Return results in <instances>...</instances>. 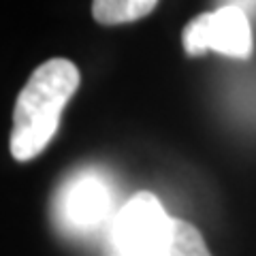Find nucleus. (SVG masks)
<instances>
[{
  "instance_id": "obj_1",
  "label": "nucleus",
  "mask_w": 256,
  "mask_h": 256,
  "mask_svg": "<svg viewBox=\"0 0 256 256\" xmlns=\"http://www.w3.org/2000/svg\"><path fill=\"white\" fill-rule=\"evenodd\" d=\"M79 79V68L64 58H52L34 68L13 109L9 146L15 160L26 162L47 148L64 107L77 92Z\"/></svg>"
},
{
  "instance_id": "obj_2",
  "label": "nucleus",
  "mask_w": 256,
  "mask_h": 256,
  "mask_svg": "<svg viewBox=\"0 0 256 256\" xmlns=\"http://www.w3.org/2000/svg\"><path fill=\"white\" fill-rule=\"evenodd\" d=\"M175 218L152 192H137L118 212L114 244L120 256H164L171 246Z\"/></svg>"
},
{
  "instance_id": "obj_3",
  "label": "nucleus",
  "mask_w": 256,
  "mask_h": 256,
  "mask_svg": "<svg viewBox=\"0 0 256 256\" xmlns=\"http://www.w3.org/2000/svg\"><path fill=\"white\" fill-rule=\"evenodd\" d=\"M188 56L218 52L230 58L246 60L252 54V28L248 13L237 4H222L212 13L192 18L182 34Z\"/></svg>"
},
{
  "instance_id": "obj_4",
  "label": "nucleus",
  "mask_w": 256,
  "mask_h": 256,
  "mask_svg": "<svg viewBox=\"0 0 256 256\" xmlns=\"http://www.w3.org/2000/svg\"><path fill=\"white\" fill-rule=\"evenodd\" d=\"M111 205L109 188L94 175H84L68 186L62 210L77 228H92L107 218Z\"/></svg>"
},
{
  "instance_id": "obj_5",
  "label": "nucleus",
  "mask_w": 256,
  "mask_h": 256,
  "mask_svg": "<svg viewBox=\"0 0 256 256\" xmlns=\"http://www.w3.org/2000/svg\"><path fill=\"white\" fill-rule=\"evenodd\" d=\"M158 0H92V15L98 24L118 26L137 22L156 9Z\"/></svg>"
},
{
  "instance_id": "obj_6",
  "label": "nucleus",
  "mask_w": 256,
  "mask_h": 256,
  "mask_svg": "<svg viewBox=\"0 0 256 256\" xmlns=\"http://www.w3.org/2000/svg\"><path fill=\"white\" fill-rule=\"evenodd\" d=\"M164 256H212L201 230L186 220H175L173 239Z\"/></svg>"
},
{
  "instance_id": "obj_7",
  "label": "nucleus",
  "mask_w": 256,
  "mask_h": 256,
  "mask_svg": "<svg viewBox=\"0 0 256 256\" xmlns=\"http://www.w3.org/2000/svg\"><path fill=\"white\" fill-rule=\"evenodd\" d=\"M226 4H237V6H242L246 13H250V11L256 9V0H228Z\"/></svg>"
}]
</instances>
